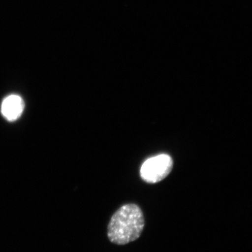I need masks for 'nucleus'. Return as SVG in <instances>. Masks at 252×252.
<instances>
[{
  "label": "nucleus",
  "mask_w": 252,
  "mask_h": 252,
  "mask_svg": "<svg viewBox=\"0 0 252 252\" xmlns=\"http://www.w3.org/2000/svg\"><path fill=\"white\" fill-rule=\"evenodd\" d=\"M144 225L145 220L140 207L134 203L126 204L111 217L107 236L113 244L126 245L140 238Z\"/></svg>",
  "instance_id": "obj_1"
},
{
  "label": "nucleus",
  "mask_w": 252,
  "mask_h": 252,
  "mask_svg": "<svg viewBox=\"0 0 252 252\" xmlns=\"http://www.w3.org/2000/svg\"><path fill=\"white\" fill-rule=\"evenodd\" d=\"M24 107V102L21 96L18 94H10L3 100L1 112L6 120L14 122L22 115Z\"/></svg>",
  "instance_id": "obj_3"
},
{
  "label": "nucleus",
  "mask_w": 252,
  "mask_h": 252,
  "mask_svg": "<svg viewBox=\"0 0 252 252\" xmlns=\"http://www.w3.org/2000/svg\"><path fill=\"white\" fill-rule=\"evenodd\" d=\"M173 165V160L167 154L150 158L141 167V177L147 183H158L165 180L170 175Z\"/></svg>",
  "instance_id": "obj_2"
}]
</instances>
